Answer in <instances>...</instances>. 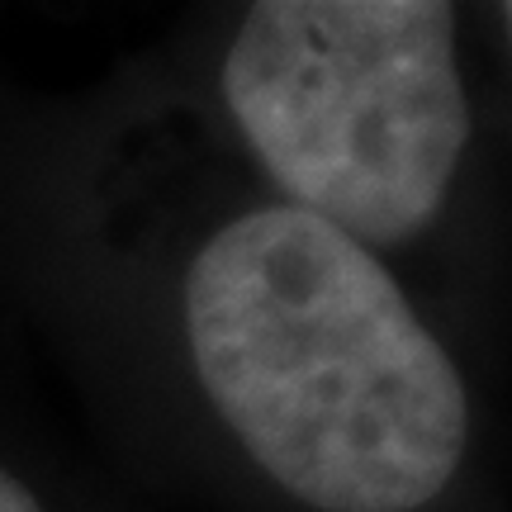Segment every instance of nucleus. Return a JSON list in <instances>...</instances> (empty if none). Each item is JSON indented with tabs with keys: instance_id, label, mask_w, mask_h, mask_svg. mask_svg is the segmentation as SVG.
Returning <instances> with one entry per match:
<instances>
[{
	"instance_id": "3",
	"label": "nucleus",
	"mask_w": 512,
	"mask_h": 512,
	"mask_svg": "<svg viewBox=\"0 0 512 512\" xmlns=\"http://www.w3.org/2000/svg\"><path fill=\"white\" fill-rule=\"evenodd\" d=\"M0 512H43V508H38V498L29 494L15 475L0 470Z\"/></svg>"
},
{
	"instance_id": "2",
	"label": "nucleus",
	"mask_w": 512,
	"mask_h": 512,
	"mask_svg": "<svg viewBox=\"0 0 512 512\" xmlns=\"http://www.w3.org/2000/svg\"><path fill=\"white\" fill-rule=\"evenodd\" d=\"M223 100L294 209L356 242L418 233L470 138L441 0H261L223 57Z\"/></svg>"
},
{
	"instance_id": "1",
	"label": "nucleus",
	"mask_w": 512,
	"mask_h": 512,
	"mask_svg": "<svg viewBox=\"0 0 512 512\" xmlns=\"http://www.w3.org/2000/svg\"><path fill=\"white\" fill-rule=\"evenodd\" d=\"M200 384L266 475L318 512H418L465 456V384L394 275L304 209H256L185 275Z\"/></svg>"
}]
</instances>
